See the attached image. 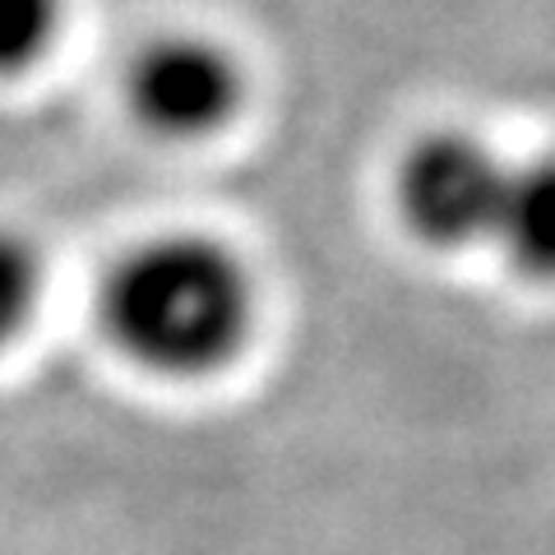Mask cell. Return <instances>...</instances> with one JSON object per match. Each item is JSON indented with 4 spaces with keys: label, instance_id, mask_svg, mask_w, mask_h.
<instances>
[{
    "label": "cell",
    "instance_id": "4",
    "mask_svg": "<svg viewBox=\"0 0 555 555\" xmlns=\"http://www.w3.org/2000/svg\"><path fill=\"white\" fill-rule=\"evenodd\" d=\"M491 246L518 273L555 283V153L509 163Z\"/></svg>",
    "mask_w": 555,
    "mask_h": 555
},
{
    "label": "cell",
    "instance_id": "2",
    "mask_svg": "<svg viewBox=\"0 0 555 555\" xmlns=\"http://www.w3.org/2000/svg\"><path fill=\"white\" fill-rule=\"evenodd\" d=\"M509 163L467 130H430L398 158L393 208L403 228L436 250L481 246L495 232Z\"/></svg>",
    "mask_w": 555,
    "mask_h": 555
},
{
    "label": "cell",
    "instance_id": "1",
    "mask_svg": "<svg viewBox=\"0 0 555 555\" xmlns=\"http://www.w3.org/2000/svg\"><path fill=\"white\" fill-rule=\"evenodd\" d=\"M102 328L134 366L167 379L218 375L255 328V278L204 232L139 241L102 278Z\"/></svg>",
    "mask_w": 555,
    "mask_h": 555
},
{
    "label": "cell",
    "instance_id": "5",
    "mask_svg": "<svg viewBox=\"0 0 555 555\" xmlns=\"http://www.w3.org/2000/svg\"><path fill=\"white\" fill-rule=\"evenodd\" d=\"M65 20V0H0V75L38 65Z\"/></svg>",
    "mask_w": 555,
    "mask_h": 555
},
{
    "label": "cell",
    "instance_id": "3",
    "mask_svg": "<svg viewBox=\"0 0 555 555\" xmlns=\"http://www.w3.org/2000/svg\"><path fill=\"white\" fill-rule=\"evenodd\" d=\"M241 98H246V69L204 33H163L126 65L130 116L153 139L171 144H195L232 126Z\"/></svg>",
    "mask_w": 555,
    "mask_h": 555
},
{
    "label": "cell",
    "instance_id": "6",
    "mask_svg": "<svg viewBox=\"0 0 555 555\" xmlns=\"http://www.w3.org/2000/svg\"><path fill=\"white\" fill-rule=\"evenodd\" d=\"M42 297V259L20 232L0 228V347H5Z\"/></svg>",
    "mask_w": 555,
    "mask_h": 555
}]
</instances>
